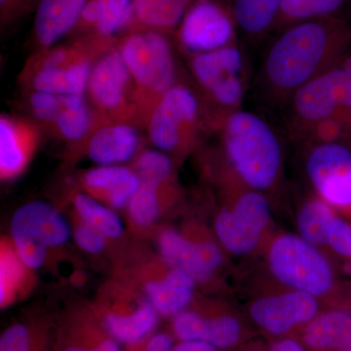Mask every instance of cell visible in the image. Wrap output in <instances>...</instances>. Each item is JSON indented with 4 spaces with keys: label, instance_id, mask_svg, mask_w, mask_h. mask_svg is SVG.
<instances>
[{
    "label": "cell",
    "instance_id": "6da1fadb",
    "mask_svg": "<svg viewBox=\"0 0 351 351\" xmlns=\"http://www.w3.org/2000/svg\"><path fill=\"white\" fill-rule=\"evenodd\" d=\"M350 44V25L335 16L289 25L263 59L258 76L263 95L287 104L302 85L341 64Z\"/></svg>",
    "mask_w": 351,
    "mask_h": 351
},
{
    "label": "cell",
    "instance_id": "7a4b0ae2",
    "mask_svg": "<svg viewBox=\"0 0 351 351\" xmlns=\"http://www.w3.org/2000/svg\"><path fill=\"white\" fill-rule=\"evenodd\" d=\"M226 157L240 180L263 193L276 184L282 165L279 138L256 113L235 110L223 121Z\"/></svg>",
    "mask_w": 351,
    "mask_h": 351
},
{
    "label": "cell",
    "instance_id": "3957f363",
    "mask_svg": "<svg viewBox=\"0 0 351 351\" xmlns=\"http://www.w3.org/2000/svg\"><path fill=\"white\" fill-rule=\"evenodd\" d=\"M133 78L136 103L147 119L161 97L176 83L172 46L157 31L131 34L119 47Z\"/></svg>",
    "mask_w": 351,
    "mask_h": 351
},
{
    "label": "cell",
    "instance_id": "277c9868",
    "mask_svg": "<svg viewBox=\"0 0 351 351\" xmlns=\"http://www.w3.org/2000/svg\"><path fill=\"white\" fill-rule=\"evenodd\" d=\"M12 247L27 269H40L48 251L68 243L71 230L68 221L45 201H32L14 213L10 225Z\"/></svg>",
    "mask_w": 351,
    "mask_h": 351
},
{
    "label": "cell",
    "instance_id": "5b68a950",
    "mask_svg": "<svg viewBox=\"0 0 351 351\" xmlns=\"http://www.w3.org/2000/svg\"><path fill=\"white\" fill-rule=\"evenodd\" d=\"M272 274L284 285L320 297L334 287L331 263L301 237L284 234L277 237L267 255Z\"/></svg>",
    "mask_w": 351,
    "mask_h": 351
},
{
    "label": "cell",
    "instance_id": "8992f818",
    "mask_svg": "<svg viewBox=\"0 0 351 351\" xmlns=\"http://www.w3.org/2000/svg\"><path fill=\"white\" fill-rule=\"evenodd\" d=\"M199 100L186 85L175 84L161 97L147 119L152 144L166 154L188 151L201 124Z\"/></svg>",
    "mask_w": 351,
    "mask_h": 351
},
{
    "label": "cell",
    "instance_id": "52a82bcc",
    "mask_svg": "<svg viewBox=\"0 0 351 351\" xmlns=\"http://www.w3.org/2000/svg\"><path fill=\"white\" fill-rule=\"evenodd\" d=\"M343 80L341 63L316 76L292 95L287 101L292 133L311 137L321 127L332 122L338 123Z\"/></svg>",
    "mask_w": 351,
    "mask_h": 351
},
{
    "label": "cell",
    "instance_id": "ba28073f",
    "mask_svg": "<svg viewBox=\"0 0 351 351\" xmlns=\"http://www.w3.org/2000/svg\"><path fill=\"white\" fill-rule=\"evenodd\" d=\"M243 56L234 44L193 55L191 73L208 99L223 113V120L239 110L244 97Z\"/></svg>",
    "mask_w": 351,
    "mask_h": 351
},
{
    "label": "cell",
    "instance_id": "9c48e42d",
    "mask_svg": "<svg viewBox=\"0 0 351 351\" xmlns=\"http://www.w3.org/2000/svg\"><path fill=\"white\" fill-rule=\"evenodd\" d=\"M95 313L113 339L130 348L149 338L158 323L159 314L145 295L119 286L107 290Z\"/></svg>",
    "mask_w": 351,
    "mask_h": 351
},
{
    "label": "cell",
    "instance_id": "30bf717a",
    "mask_svg": "<svg viewBox=\"0 0 351 351\" xmlns=\"http://www.w3.org/2000/svg\"><path fill=\"white\" fill-rule=\"evenodd\" d=\"M270 216L269 200L250 189L240 195L232 208L219 212L215 221L217 237L230 253L247 255L260 243Z\"/></svg>",
    "mask_w": 351,
    "mask_h": 351
},
{
    "label": "cell",
    "instance_id": "8fae6325",
    "mask_svg": "<svg viewBox=\"0 0 351 351\" xmlns=\"http://www.w3.org/2000/svg\"><path fill=\"white\" fill-rule=\"evenodd\" d=\"M307 177L331 206L351 208V149L341 141H318L307 154Z\"/></svg>",
    "mask_w": 351,
    "mask_h": 351
},
{
    "label": "cell",
    "instance_id": "7c38bea8",
    "mask_svg": "<svg viewBox=\"0 0 351 351\" xmlns=\"http://www.w3.org/2000/svg\"><path fill=\"white\" fill-rule=\"evenodd\" d=\"M97 108L117 119L133 113L136 89L125 60L119 49H110L95 62L87 88ZM137 106V103H136Z\"/></svg>",
    "mask_w": 351,
    "mask_h": 351
},
{
    "label": "cell",
    "instance_id": "4fadbf2b",
    "mask_svg": "<svg viewBox=\"0 0 351 351\" xmlns=\"http://www.w3.org/2000/svg\"><path fill=\"white\" fill-rule=\"evenodd\" d=\"M94 64L90 54L80 48L51 50L34 64L32 89L56 95H84Z\"/></svg>",
    "mask_w": 351,
    "mask_h": 351
},
{
    "label": "cell",
    "instance_id": "5bb4252c",
    "mask_svg": "<svg viewBox=\"0 0 351 351\" xmlns=\"http://www.w3.org/2000/svg\"><path fill=\"white\" fill-rule=\"evenodd\" d=\"M233 14L215 0H196L182 18L179 39L193 55L230 45L234 38Z\"/></svg>",
    "mask_w": 351,
    "mask_h": 351
},
{
    "label": "cell",
    "instance_id": "9a60e30c",
    "mask_svg": "<svg viewBox=\"0 0 351 351\" xmlns=\"http://www.w3.org/2000/svg\"><path fill=\"white\" fill-rule=\"evenodd\" d=\"M319 313L315 295L292 290L261 298L252 304L250 316L261 330L277 338L304 327Z\"/></svg>",
    "mask_w": 351,
    "mask_h": 351
},
{
    "label": "cell",
    "instance_id": "2e32d148",
    "mask_svg": "<svg viewBox=\"0 0 351 351\" xmlns=\"http://www.w3.org/2000/svg\"><path fill=\"white\" fill-rule=\"evenodd\" d=\"M157 246L166 265L182 270L196 282L209 281L223 263V254L214 242H193L172 228L160 232Z\"/></svg>",
    "mask_w": 351,
    "mask_h": 351
},
{
    "label": "cell",
    "instance_id": "e0dca14e",
    "mask_svg": "<svg viewBox=\"0 0 351 351\" xmlns=\"http://www.w3.org/2000/svg\"><path fill=\"white\" fill-rule=\"evenodd\" d=\"M172 331L180 341H204L223 351L239 346L244 334L241 322L234 316L205 315L193 311L173 317Z\"/></svg>",
    "mask_w": 351,
    "mask_h": 351
},
{
    "label": "cell",
    "instance_id": "ac0fdd59",
    "mask_svg": "<svg viewBox=\"0 0 351 351\" xmlns=\"http://www.w3.org/2000/svg\"><path fill=\"white\" fill-rule=\"evenodd\" d=\"M54 351H121L95 311H76L62 323Z\"/></svg>",
    "mask_w": 351,
    "mask_h": 351
},
{
    "label": "cell",
    "instance_id": "d6986e66",
    "mask_svg": "<svg viewBox=\"0 0 351 351\" xmlns=\"http://www.w3.org/2000/svg\"><path fill=\"white\" fill-rule=\"evenodd\" d=\"M38 143V131L29 122L2 115L0 119V174L4 181L25 169Z\"/></svg>",
    "mask_w": 351,
    "mask_h": 351
},
{
    "label": "cell",
    "instance_id": "ffe728a7",
    "mask_svg": "<svg viewBox=\"0 0 351 351\" xmlns=\"http://www.w3.org/2000/svg\"><path fill=\"white\" fill-rule=\"evenodd\" d=\"M82 184L88 195L113 210L126 208L140 189L137 173L124 165L97 166L83 175Z\"/></svg>",
    "mask_w": 351,
    "mask_h": 351
},
{
    "label": "cell",
    "instance_id": "44dd1931",
    "mask_svg": "<svg viewBox=\"0 0 351 351\" xmlns=\"http://www.w3.org/2000/svg\"><path fill=\"white\" fill-rule=\"evenodd\" d=\"M141 136L135 126L125 122L98 129L88 144L89 158L98 166L121 165L137 154Z\"/></svg>",
    "mask_w": 351,
    "mask_h": 351
},
{
    "label": "cell",
    "instance_id": "7402d4cb",
    "mask_svg": "<svg viewBox=\"0 0 351 351\" xmlns=\"http://www.w3.org/2000/svg\"><path fill=\"white\" fill-rule=\"evenodd\" d=\"M195 284L186 272L169 267L165 276L144 281L143 290L159 315L175 317L193 301Z\"/></svg>",
    "mask_w": 351,
    "mask_h": 351
},
{
    "label": "cell",
    "instance_id": "603a6c76",
    "mask_svg": "<svg viewBox=\"0 0 351 351\" xmlns=\"http://www.w3.org/2000/svg\"><path fill=\"white\" fill-rule=\"evenodd\" d=\"M309 351H348L351 348V308L319 313L302 330Z\"/></svg>",
    "mask_w": 351,
    "mask_h": 351
},
{
    "label": "cell",
    "instance_id": "cb8c5ba5",
    "mask_svg": "<svg viewBox=\"0 0 351 351\" xmlns=\"http://www.w3.org/2000/svg\"><path fill=\"white\" fill-rule=\"evenodd\" d=\"M89 0H41L36 16V38L50 47L63 38L82 17Z\"/></svg>",
    "mask_w": 351,
    "mask_h": 351
},
{
    "label": "cell",
    "instance_id": "d4e9b609",
    "mask_svg": "<svg viewBox=\"0 0 351 351\" xmlns=\"http://www.w3.org/2000/svg\"><path fill=\"white\" fill-rule=\"evenodd\" d=\"M133 17V0H89L80 19L108 38Z\"/></svg>",
    "mask_w": 351,
    "mask_h": 351
},
{
    "label": "cell",
    "instance_id": "484cf974",
    "mask_svg": "<svg viewBox=\"0 0 351 351\" xmlns=\"http://www.w3.org/2000/svg\"><path fill=\"white\" fill-rule=\"evenodd\" d=\"M93 123V115L84 95H61V105L52 124L62 138L71 142L82 140Z\"/></svg>",
    "mask_w": 351,
    "mask_h": 351
},
{
    "label": "cell",
    "instance_id": "4316f807",
    "mask_svg": "<svg viewBox=\"0 0 351 351\" xmlns=\"http://www.w3.org/2000/svg\"><path fill=\"white\" fill-rule=\"evenodd\" d=\"M283 0H233L237 25L245 34L258 38L274 27Z\"/></svg>",
    "mask_w": 351,
    "mask_h": 351
},
{
    "label": "cell",
    "instance_id": "83f0119b",
    "mask_svg": "<svg viewBox=\"0 0 351 351\" xmlns=\"http://www.w3.org/2000/svg\"><path fill=\"white\" fill-rule=\"evenodd\" d=\"M193 0H133V16L154 29H171L182 22Z\"/></svg>",
    "mask_w": 351,
    "mask_h": 351
},
{
    "label": "cell",
    "instance_id": "f1b7e54d",
    "mask_svg": "<svg viewBox=\"0 0 351 351\" xmlns=\"http://www.w3.org/2000/svg\"><path fill=\"white\" fill-rule=\"evenodd\" d=\"M78 218L103 233L108 239H119L124 232V225L112 208L88 193H78L73 199Z\"/></svg>",
    "mask_w": 351,
    "mask_h": 351
},
{
    "label": "cell",
    "instance_id": "f546056e",
    "mask_svg": "<svg viewBox=\"0 0 351 351\" xmlns=\"http://www.w3.org/2000/svg\"><path fill=\"white\" fill-rule=\"evenodd\" d=\"M346 0H283L277 14L274 27L306 22V21L331 17Z\"/></svg>",
    "mask_w": 351,
    "mask_h": 351
},
{
    "label": "cell",
    "instance_id": "4dcf8cb0",
    "mask_svg": "<svg viewBox=\"0 0 351 351\" xmlns=\"http://www.w3.org/2000/svg\"><path fill=\"white\" fill-rule=\"evenodd\" d=\"M0 351H52L49 330L43 325L14 323L0 336Z\"/></svg>",
    "mask_w": 351,
    "mask_h": 351
},
{
    "label": "cell",
    "instance_id": "1f68e13d",
    "mask_svg": "<svg viewBox=\"0 0 351 351\" xmlns=\"http://www.w3.org/2000/svg\"><path fill=\"white\" fill-rule=\"evenodd\" d=\"M335 216L326 201L309 200L298 215V230L302 239L316 247L326 244L327 228Z\"/></svg>",
    "mask_w": 351,
    "mask_h": 351
},
{
    "label": "cell",
    "instance_id": "d6a6232c",
    "mask_svg": "<svg viewBox=\"0 0 351 351\" xmlns=\"http://www.w3.org/2000/svg\"><path fill=\"white\" fill-rule=\"evenodd\" d=\"M162 186L142 182L126 207L129 219L134 226L145 228L156 223L162 209L160 191Z\"/></svg>",
    "mask_w": 351,
    "mask_h": 351
},
{
    "label": "cell",
    "instance_id": "836d02e7",
    "mask_svg": "<svg viewBox=\"0 0 351 351\" xmlns=\"http://www.w3.org/2000/svg\"><path fill=\"white\" fill-rule=\"evenodd\" d=\"M134 170L142 182L164 186L172 175V161L166 152L157 149H147L138 154Z\"/></svg>",
    "mask_w": 351,
    "mask_h": 351
},
{
    "label": "cell",
    "instance_id": "e575fe53",
    "mask_svg": "<svg viewBox=\"0 0 351 351\" xmlns=\"http://www.w3.org/2000/svg\"><path fill=\"white\" fill-rule=\"evenodd\" d=\"M2 251L1 256V304L6 306L12 300L14 293L20 285L25 265L18 258L12 247V251Z\"/></svg>",
    "mask_w": 351,
    "mask_h": 351
},
{
    "label": "cell",
    "instance_id": "d590c367",
    "mask_svg": "<svg viewBox=\"0 0 351 351\" xmlns=\"http://www.w3.org/2000/svg\"><path fill=\"white\" fill-rule=\"evenodd\" d=\"M326 244L338 255L351 258V225L335 216L327 228Z\"/></svg>",
    "mask_w": 351,
    "mask_h": 351
},
{
    "label": "cell",
    "instance_id": "8d00e7d4",
    "mask_svg": "<svg viewBox=\"0 0 351 351\" xmlns=\"http://www.w3.org/2000/svg\"><path fill=\"white\" fill-rule=\"evenodd\" d=\"M73 237L76 245L91 255H98L105 250L107 237L89 223L80 219L73 230Z\"/></svg>",
    "mask_w": 351,
    "mask_h": 351
},
{
    "label": "cell",
    "instance_id": "74e56055",
    "mask_svg": "<svg viewBox=\"0 0 351 351\" xmlns=\"http://www.w3.org/2000/svg\"><path fill=\"white\" fill-rule=\"evenodd\" d=\"M61 105V95L34 91L29 98V107L34 117L43 123L52 124Z\"/></svg>",
    "mask_w": 351,
    "mask_h": 351
},
{
    "label": "cell",
    "instance_id": "f35d334b",
    "mask_svg": "<svg viewBox=\"0 0 351 351\" xmlns=\"http://www.w3.org/2000/svg\"><path fill=\"white\" fill-rule=\"evenodd\" d=\"M174 346L172 335L162 332L152 335L135 348H138L137 351H171Z\"/></svg>",
    "mask_w": 351,
    "mask_h": 351
},
{
    "label": "cell",
    "instance_id": "ab89813d",
    "mask_svg": "<svg viewBox=\"0 0 351 351\" xmlns=\"http://www.w3.org/2000/svg\"><path fill=\"white\" fill-rule=\"evenodd\" d=\"M247 351V350H246ZM249 351H309L302 341L291 337H282V338H277L274 341L269 343V345L261 348L256 346Z\"/></svg>",
    "mask_w": 351,
    "mask_h": 351
},
{
    "label": "cell",
    "instance_id": "60d3db41",
    "mask_svg": "<svg viewBox=\"0 0 351 351\" xmlns=\"http://www.w3.org/2000/svg\"><path fill=\"white\" fill-rule=\"evenodd\" d=\"M171 351H223L204 341H180Z\"/></svg>",
    "mask_w": 351,
    "mask_h": 351
},
{
    "label": "cell",
    "instance_id": "b9f144b4",
    "mask_svg": "<svg viewBox=\"0 0 351 351\" xmlns=\"http://www.w3.org/2000/svg\"><path fill=\"white\" fill-rule=\"evenodd\" d=\"M16 0H0V4H1L2 9H8L12 7L14 2Z\"/></svg>",
    "mask_w": 351,
    "mask_h": 351
},
{
    "label": "cell",
    "instance_id": "7bdbcfd3",
    "mask_svg": "<svg viewBox=\"0 0 351 351\" xmlns=\"http://www.w3.org/2000/svg\"><path fill=\"white\" fill-rule=\"evenodd\" d=\"M348 351H351V348H350V350H348Z\"/></svg>",
    "mask_w": 351,
    "mask_h": 351
}]
</instances>
